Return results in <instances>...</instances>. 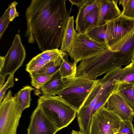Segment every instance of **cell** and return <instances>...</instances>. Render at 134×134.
<instances>
[{
	"label": "cell",
	"instance_id": "obj_1",
	"mask_svg": "<svg viewBox=\"0 0 134 134\" xmlns=\"http://www.w3.org/2000/svg\"><path fill=\"white\" fill-rule=\"evenodd\" d=\"M65 0H32L25 13L28 42H36L42 52L58 49L72 12Z\"/></svg>",
	"mask_w": 134,
	"mask_h": 134
},
{
	"label": "cell",
	"instance_id": "obj_2",
	"mask_svg": "<svg viewBox=\"0 0 134 134\" xmlns=\"http://www.w3.org/2000/svg\"><path fill=\"white\" fill-rule=\"evenodd\" d=\"M38 103V105L58 131L68 126L77 114L73 107L58 96L43 94Z\"/></svg>",
	"mask_w": 134,
	"mask_h": 134
},
{
	"label": "cell",
	"instance_id": "obj_3",
	"mask_svg": "<svg viewBox=\"0 0 134 134\" xmlns=\"http://www.w3.org/2000/svg\"><path fill=\"white\" fill-rule=\"evenodd\" d=\"M99 80H93L76 76L64 79V88L58 96L77 112L98 84Z\"/></svg>",
	"mask_w": 134,
	"mask_h": 134
},
{
	"label": "cell",
	"instance_id": "obj_4",
	"mask_svg": "<svg viewBox=\"0 0 134 134\" xmlns=\"http://www.w3.org/2000/svg\"><path fill=\"white\" fill-rule=\"evenodd\" d=\"M118 67L114 52L109 48L92 58L81 61L77 67L76 76L93 80Z\"/></svg>",
	"mask_w": 134,
	"mask_h": 134
},
{
	"label": "cell",
	"instance_id": "obj_5",
	"mask_svg": "<svg viewBox=\"0 0 134 134\" xmlns=\"http://www.w3.org/2000/svg\"><path fill=\"white\" fill-rule=\"evenodd\" d=\"M109 48L107 44L99 43L86 33L76 31L72 45L68 55L74 63L94 57Z\"/></svg>",
	"mask_w": 134,
	"mask_h": 134
},
{
	"label": "cell",
	"instance_id": "obj_6",
	"mask_svg": "<svg viewBox=\"0 0 134 134\" xmlns=\"http://www.w3.org/2000/svg\"><path fill=\"white\" fill-rule=\"evenodd\" d=\"M22 112L9 90L0 104V134H17Z\"/></svg>",
	"mask_w": 134,
	"mask_h": 134
},
{
	"label": "cell",
	"instance_id": "obj_7",
	"mask_svg": "<svg viewBox=\"0 0 134 134\" xmlns=\"http://www.w3.org/2000/svg\"><path fill=\"white\" fill-rule=\"evenodd\" d=\"M122 120L103 106L91 117L89 134H115Z\"/></svg>",
	"mask_w": 134,
	"mask_h": 134
},
{
	"label": "cell",
	"instance_id": "obj_8",
	"mask_svg": "<svg viewBox=\"0 0 134 134\" xmlns=\"http://www.w3.org/2000/svg\"><path fill=\"white\" fill-rule=\"evenodd\" d=\"M26 51L20 35H15L12 45L4 57L3 65L0 69V74L6 76L14 74L21 66L26 57Z\"/></svg>",
	"mask_w": 134,
	"mask_h": 134
},
{
	"label": "cell",
	"instance_id": "obj_9",
	"mask_svg": "<svg viewBox=\"0 0 134 134\" xmlns=\"http://www.w3.org/2000/svg\"><path fill=\"white\" fill-rule=\"evenodd\" d=\"M109 41V47L129 33L134 28V20L121 15L107 24Z\"/></svg>",
	"mask_w": 134,
	"mask_h": 134
},
{
	"label": "cell",
	"instance_id": "obj_10",
	"mask_svg": "<svg viewBox=\"0 0 134 134\" xmlns=\"http://www.w3.org/2000/svg\"><path fill=\"white\" fill-rule=\"evenodd\" d=\"M58 131L37 105L31 116L27 134H55Z\"/></svg>",
	"mask_w": 134,
	"mask_h": 134
},
{
	"label": "cell",
	"instance_id": "obj_11",
	"mask_svg": "<svg viewBox=\"0 0 134 134\" xmlns=\"http://www.w3.org/2000/svg\"><path fill=\"white\" fill-rule=\"evenodd\" d=\"M104 106L118 116L122 120L132 122L134 114L123 98L114 92L109 97Z\"/></svg>",
	"mask_w": 134,
	"mask_h": 134
},
{
	"label": "cell",
	"instance_id": "obj_12",
	"mask_svg": "<svg viewBox=\"0 0 134 134\" xmlns=\"http://www.w3.org/2000/svg\"><path fill=\"white\" fill-rule=\"evenodd\" d=\"M99 10V16L97 26L107 24L108 22L121 15L118 6V1L97 0Z\"/></svg>",
	"mask_w": 134,
	"mask_h": 134
},
{
	"label": "cell",
	"instance_id": "obj_13",
	"mask_svg": "<svg viewBox=\"0 0 134 134\" xmlns=\"http://www.w3.org/2000/svg\"><path fill=\"white\" fill-rule=\"evenodd\" d=\"M64 87V79L61 77L58 71L52 76L40 90L43 94L56 96L63 90Z\"/></svg>",
	"mask_w": 134,
	"mask_h": 134
},
{
	"label": "cell",
	"instance_id": "obj_14",
	"mask_svg": "<svg viewBox=\"0 0 134 134\" xmlns=\"http://www.w3.org/2000/svg\"><path fill=\"white\" fill-rule=\"evenodd\" d=\"M97 7V0H86L83 5L79 9L75 20V30L77 32H85L83 24L84 19L88 14Z\"/></svg>",
	"mask_w": 134,
	"mask_h": 134
},
{
	"label": "cell",
	"instance_id": "obj_15",
	"mask_svg": "<svg viewBox=\"0 0 134 134\" xmlns=\"http://www.w3.org/2000/svg\"><path fill=\"white\" fill-rule=\"evenodd\" d=\"M114 92L121 96L134 114V86L133 84L118 82Z\"/></svg>",
	"mask_w": 134,
	"mask_h": 134
},
{
	"label": "cell",
	"instance_id": "obj_16",
	"mask_svg": "<svg viewBox=\"0 0 134 134\" xmlns=\"http://www.w3.org/2000/svg\"><path fill=\"white\" fill-rule=\"evenodd\" d=\"M73 16H70L63 34L62 43L60 49L68 53L71 48L76 31L74 28Z\"/></svg>",
	"mask_w": 134,
	"mask_h": 134
},
{
	"label": "cell",
	"instance_id": "obj_17",
	"mask_svg": "<svg viewBox=\"0 0 134 134\" xmlns=\"http://www.w3.org/2000/svg\"><path fill=\"white\" fill-rule=\"evenodd\" d=\"M34 90V88L30 86H24L13 97L15 101L22 111L30 107L31 100V92Z\"/></svg>",
	"mask_w": 134,
	"mask_h": 134
},
{
	"label": "cell",
	"instance_id": "obj_18",
	"mask_svg": "<svg viewBox=\"0 0 134 134\" xmlns=\"http://www.w3.org/2000/svg\"><path fill=\"white\" fill-rule=\"evenodd\" d=\"M77 64L70 62L67 53L63 57L59 72L63 79L76 76L77 72Z\"/></svg>",
	"mask_w": 134,
	"mask_h": 134
},
{
	"label": "cell",
	"instance_id": "obj_19",
	"mask_svg": "<svg viewBox=\"0 0 134 134\" xmlns=\"http://www.w3.org/2000/svg\"><path fill=\"white\" fill-rule=\"evenodd\" d=\"M86 33L91 38L99 43L108 44L109 42L106 24L95 26Z\"/></svg>",
	"mask_w": 134,
	"mask_h": 134
},
{
	"label": "cell",
	"instance_id": "obj_20",
	"mask_svg": "<svg viewBox=\"0 0 134 134\" xmlns=\"http://www.w3.org/2000/svg\"><path fill=\"white\" fill-rule=\"evenodd\" d=\"M118 82L106 87L99 95L92 111V117L104 105L110 96L114 92Z\"/></svg>",
	"mask_w": 134,
	"mask_h": 134
},
{
	"label": "cell",
	"instance_id": "obj_21",
	"mask_svg": "<svg viewBox=\"0 0 134 134\" xmlns=\"http://www.w3.org/2000/svg\"><path fill=\"white\" fill-rule=\"evenodd\" d=\"M63 56L54 61L47 63L37 72L30 74V75H52L59 71Z\"/></svg>",
	"mask_w": 134,
	"mask_h": 134
},
{
	"label": "cell",
	"instance_id": "obj_22",
	"mask_svg": "<svg viewBox=\"0 0 134 134\" xmlns=\"http://www.w3.org/2000/svg\"><path fill=\"white\" fill-rule=\"evenodd\" d=\"M99 16L97 6L94 8L85 17L83 20V27L85 33L97 26Z\"/></svg>",
	"mask_w": 134,
	"mask_h": 134
},
{
	"label": "cell",
	"instance_id": "obj_23",
	"mask_svg": "<svg viewBox=\"0 0 134 134\" xmlns=\"http://www.w3.org/2000/svg\"><path fill=\"white\" fill-rule=\"evenodd\" d=\"M124 71L122 66H118L105 74L99 82L103 85L109 82H118Z\"/></svg>",
	"mask_w": 134,
	"mask_h": 134
},
{
	"label": "cell",
	"instance_id": "obj_24",
	"mask_svg": "<svg viewBox=\"0 0 134 134\" xmlns=\"http://www.w3.org/2000/svg\"><path fill=\"white\" fill-rule=\"evenodd\" d=\"M47 63L42 59L39 54L26 65V70L29 74L36 72Z\"/></svg>",
	"mask_w": 134,
	"mask_h": 134
},
{
	"label": "cell",
	"instance_id": "obj_25",
	"mask_svg": "<svg viewBox=\"0 0 134 134\" xmlns=\"http://www.w3.org/2000/svg\"><path fill=\"white\" fill-rule=\"evenodd\" d=\"M124 68L123 72L118 82L133 84L134 83V64L131 63Z\"/></svg>",
	"mask_w": 134,
	"mask_h": 134
},
{
	"label": "cell",
	"instance_id": "obj_26",
	"mask_svg": "<svg viewBox=\"0 0 134 134\" xmlns=\"http://www.w3.org/2000/svg\"><path fill=\"white\" fill-rule=\"evenodd\" d=\"M66 53L60 49H56L46 51L40 54L42 59L48 63L54 61L60 57L63 56Z\"/></svg>",
	"mask_w": 134,
	"mask_h": 134
},
{
	"label": "cell",
	"instance_id": "obj_27",
	"mask_svg": "<svg viewBox=\"0 0 134 134\" xmlns=\"http://www.w3.org/2000/svg\"><path fill=\"white\" fill-rule=\"evenodd\" d=\"M30 75L31 78L32 86L36 89L39 90L40 89L52 76Z\"/></svg>",
	"mask_w": 134,
	"mask_h": 134
},
{
	"label": "cell",
	"instance_id": "obj_28",
	"mask_svg": "<svg viewBox=\"0 0 134 134\" xmlns=\"http://www.w3.org/2000/svg\"><path fill=\"white\" fill-rule=\"evenodd\" d=\"M121 15L126 18L134 20V0H128L123 8Z\"/></svg>",
	"mask_w": 134,
	"mask_h": 134
},
{
	"label": "cell",
	"instance_id": "obj_29",
	"mask_svg": "<svg viewBox=\"0 0 134 134\" xmlns=\"http://www.w3.org/2000/svg\"><path fill=\"white\" fill-rule=\"evenodd\" d=\"M10 8L8 7L0 18V38H2L5 30L10 22L9 19Z\"/></svg>",
	"mask_w": 134,
	"mask_h": 134
},
{
	"label": "cell",
	"instance_id": "obj_30",
	"mask_svg": "<svg viewBox=\"0 0 134 134\" xmlns=\"http://www.w3.org/2000/svg\"><path fill=\"white\" fill-rule=\"evenodd\" d=\"M117 132L126 134H134V128L132 122L122 120Z\"/></svg>",
	"mask_w": 134,
	"mask_h": 134
},
{
	"label": "cell",
	"instance_id": "obj_31",
	"mask_svg": "<svg viewBox=\"0 0 134 134\" xmlns=\"http://www.w3.org/2000/svg\"><path fill=\"white\" fill-rule=\"evenodd\" d=\"M14 74L9 75L7 82L0 89V104L3 100L7 90L9 88L13 86L14 85Z\"/></svg>",
	"mask_w": 134,
	"mask_h": 134
},
{
	"label": "cell",
	"instance_id": "obj_32",
	"mask_svg": "<svg viewBox=\"0 0 134 134\" xmlns=\"http://www.w3.org/2000/svg\"><path fill=\"white\" fill-rule=\"evenodd\" d=\"M18 3L14 1L9 6L10 8L9 19L10 21H13L16 17L19 16V13L17 12L16 6Z\"/></svg>",
	"mask_w": 134,
	"mask_h": 134
},
{
	"label": "cell",
	"instance_id": "obj_33",
	"mask_svg": "<svg viewBox=\"0 0 134 134\" xmlns=\"http://www.w3.org/2000/svg\"><path fill=\"white\" fill-rule=\"evenodd\" d=\"M71 3V6L76 5L79 9L83 5L86 0H69Z\"/></svg>",
	"mask_w": 134,
	"mask_h": 134
},
{
	"label": "cell",
	"instance_id": "obj_34",
	"mask_svg": "<svg viewBox=\"0 0 134 134\" xmlns=\"http://www.w3.org/2000/svg\"><path fill=\"white\" fill-rule=\"evenodd\" d=\"M0 89H1L4 85V81L6 77L0 74Z\"/></svg>",
	"mask_w": 134,
	"mask_h": 134
},
{
	"label": "cell",
	"instance_id": "obj_35",
	"mask_svg": "<svg viewBox=\"0 0 134 134\" xmlns=\"http://www.w3.org/2000/svg\"><path fill=\"white\" fill-rule=\"evenodd\" d=\"M4 57L0 56V69L2 67L4 63Z\"/></svg>",
	"mask_w": 134,
	"mask_h": 134
},
{
	"label": "cell",
	"instance_id": "obj_36",
	"mask_svg": "<svg viewBox=\"0 0 134 134\" xmlns=\"http://www.w3.org/2000/svg\"><path fill=\"white\" fill-rule=\"evenodd\" d=\"M71 134H86L83 132L81 131H78L74 130H73Z\"/></svg>",
	"mask_w": 134,
	"mask_h": 134
},
{
	"label": "cell",
	"instance_id": "obj_37",
	"mask_svg": "<svg viewBox=\"0 0 134 134\" xmlns=\"http://www.w3.org/2000/svg\"><path fill=\"white\" fill-rule=\"evenodd\" d=\"M131 63L134 64V55L133 57Z\"/></svg>",
	"mask_w": 134,
	"mask_h": 134
},
{
	"label": "cell",
	"instance_id": "obj_38",
	"mask_svg": "<svg viewBox=\"0 0 134 134\" xmlns=\"http://www.w3.org/2000/svg\"><path fill=\"white\" fill-rule=\"evenodd\" d=\"M116 134H126L122 133H120L117 132V133H116Z\"/></svg>",
	"mask_w": 134,
	"mask_h": 134
},
{
	"label": "cell",
	"instance_id": "obj_39",
	"mask_svg": "<svg viewBox=\"0 0 134 134\" xmlns=\"http://www.w3.org/2000/svg\"><path fill=\"white\" fill-rule=\"evenodd\" d=\"M133 85H134V83H133Z\"/></svg>",
	"mask_w": 134,
	"mask_h": 134
},
{
	"label": "cell",
	"instance_id": "obj_40",
	"mask_svg": "<svg viewBox=\"0 0 134 134\" xmlns=\"http://www.w3.org/2000/svg\"></svg>",
	"mask_w": 134,
	"mask_h": 134
}]
</instances>
